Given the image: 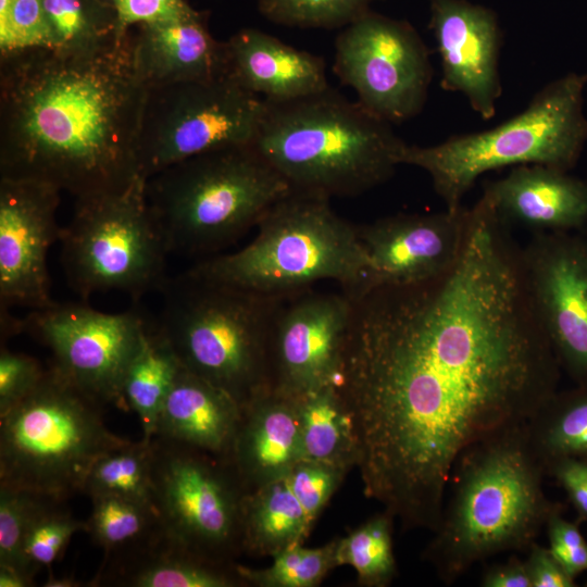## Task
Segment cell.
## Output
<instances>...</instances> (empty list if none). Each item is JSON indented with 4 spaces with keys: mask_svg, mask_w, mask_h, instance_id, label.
<instances>
[{
    "mask_svg": "<svg viewBox=\"0 0 587 587\" xmlns=\"http://www.w3.org/2000/svg\"><path fill=\"white\" fill-rule=\"evenodd\" d=\"M351 301L337 388L364 495L403 530L435 532L460 454L527 423L558 391L521 248L483 192L445 272Z\"/></svg>",
    "mask_w": 587,
    "mask_h": 587,
    "instance_id": "cell-1",
    "label": "cell"
},
{
    "mask_svg": "<svg viewBox=\"0 0 587 587\" xmlns=\"http://www.w3.org/2000/svg\"><path fill=\"white\" fill-rule=\"evenodd\" d=\"M0 59V177L45 183L79 200L141 176L147 88L130 34L90 53L38 49Z\"/></svg>",
    "mask_w": 587,
    "mask_h": 587,
    "instance_id": "cell-2",
    "label": "cell"
},
{
    "mask_svg": "<svg viewBox=\"0 0 587 587\" xmlns=\"http://www.w3.org/2000/svg\"><path fill=\"white\" fill-rule=\"evenodd\" d=\"M545 476L527 423L466 448L451 470L450 496L422 559L451 585L494 554L528 549L549 516L564 510L545 495Z\"/></svg>",
    "mask_w": 587,
    "mask_h": 587,
    "instance_id": "cell-3",
    "label": "cell"
},
{
    "mask_svg": "<svg viewBox=\"0 0 587 587\" xmlns=\"http://www.w3.org/2000/svg\"><path fill=\"white\" fill-rule=\"evenodd\" d=\"M250 146L292 190L354 197L387 182L407 143L391 124L328 87L265 101Z\"/></svg>",
    "mask_w": 587,
    "mask_h": 587,
    "instance_id": "cell-4",
    "label": "cell"
},
{
    "mask_svg": "<svg viewBox=\"0 0 587 587\" xmlns=\"http://www.w3.org/2000/svg\"><path fill=\"white\" fill-rule=\"evenodd\" d=\"M328 197L291 190L258 223L242 249L204 260L190 273L268 296H285L320 280H335L345 292L369 270L358 227L338 216Z\"/></svg>",
    "mask_w": 587,
    "mask_h": 587,
    "instance_id": "cell-5",
    "label": "cell"
},
{
    "mask_svg": "<svg viewBox=\"0 0 587 587\" xmlns=\"http://www.w3.org/2000/svg\"><path fill=\"white\" fill-rule=\"evenodd\" d=\"M157 326L183 367L240 407L270 387L273 322L285 296L220 284L189 271L166 278Z\"/></svg>",
    "mask_w": 587,
    "mask_h": 587,
    "instance_id": "cell-6",
    "label": "cell"
},
{
    "mask_svg": "<svg viewBox=\"0 0 587 587\" xmlns=\"http://www.w3.org/2000/svg\"><path fill=\"white\" fill-rule=\"evenodd\" d=\"M291 190L250 145L185 159L146 180L168 253L186 255L233 243Z\"/></svg>",
    "mask_w": 587,
    "mask_h": 587,
    "instance_id": "cell-7",
    "label": "cell"
},
{
    "mask_svg": "<svg viewBox=\"0 0 587 587\" xmlns=\"http://www.w3.org/2000/svg\"><path fill=\"white\" fill-rule=\"evenodd\" d=\"M586 73L546 85L524 111L484 132L454 135L429 146L407 145L401 164L424 170L434 190L454 211L484 173L508 165L540 164L569 172L587 141Z\"/></svg>",
    "mask_w": 587,
    "mask_h": 587,
    "instance_id": "cell-8",
    "label": "cell"
},
{
    "mask_svg": "<svg viewBox=\"0 0 587 587\" xmlns=\"http://www.w3.org/2000/svg\"><path fill=\"white\" fill-rule=\"evenodd\" d=\"M103 408L51 363L0 415V484L62 501L80 492L96 460L128 441L108 428Z\"/></svg>",
    "mask_w": 587,
    "mask_h": 587,
    "instance_id": "cell-9",
    "label": "cell"
},
{
    "mask_svg": "<svg viewBox=\"0 0 587 587\" xmlns=\"http://www.w3.org/2000/svg\"><path fill=\"white\" fill-rule=\"evenodd\" d=\"M146 180L138 176L122 190L76 200L59 241L66 280L80 298L118 290L138 300L166 280L168 251Z\"/></svg>",
    "mask_w": 587,
    "mask_h": 587,
    "instance_id": "cell-10",
    "label": "cell"
},
{
    "mask_svg": "<svg viewBox=\"0 0 587 587\" xmlns=\"http://www.w3.org/2000/svg\"><path fill=\"white\" fill-rule=\"evenodd\" d=\"M152 488L165 537L208 560L234 564L242 552L247 494L229 460L153 437Z\"/></svg>",
    "mask_w": 587,
    "mask_h": 587,
    "instance_id": "cell-11",
    "label": "cell"
},
{
    "mask_svg": "<svg viewBox=\"0 0 587 587\" xmlns=\"http://www.w3.org/2000/svg\"><path fill=\"white\" fill-rule=\"evenodd\" d=\"M265 100L229 75L147 89L139 136V174L146 179L185 159L248 146Z\"/></svg>",
    "mask_w": 587,
    "mask_h": 587,
    "instance_id": "cell-12",
    "label": "cell"
},
{
    "mask_svg": "<svg viewBox=\"0 0 587 587\" xmlns=\"http://www.w3.org/2000/svg\"><path fill=\"white\" fill-rule=\"evenodd\" d=\"M333 72L363 108L391 125L421 113L433 78L429 51L416 29L371 10L337 35Z\"/></svg>",
    "mask_w": 587,
    "mask_h": 587,
    "instance_id": "cell-13",
    "label": "cell"
},
{
    "mask_svg": "<svg viewBox=\"0 0 587 587\" xmlns=\"http://www.w3.org/2000/svg\"><path fill=\"white\" fill-rule=\"evenodd\" d=\"M139 312L103 313L84 304L55 303L33 310L22 321L52 352V364L102 403L126 409L122 384L146 325Z\"/></svg>",
    "mask_w": 587,
    "mask_h": 587,
    "instance_id": "cell-14",
    "label": "cell"
},
{
    "mask_svg": "<svg viewBox=\"0 0 587 587\" xmlns=\"http://www.w3.org/2000/svg\"><path fill=\"white\" fill-rule=\"evenodd\" d=\"M521 262L530 302L561 370L587 384V238L535 233Z\"/></svg>",
    "mask_w": 587,
    "mask_h": 587,
    "instance_id": "cell-15",
    "label": "cell"
},
{
    "mask_svg": "<svg viewBox=\"0 0 587 587\" xmlns=\"http://www.w3.org/2000/svg\"><path fill=\"white\" fill-rule=\"evenodd\" d=\"M352 301L307 289L284 297L273 322L270 385L297 397L337 385Z\"/></svg>",
    "mask_w": 587,
    "mask_h": 587,
    "instance_id": "cell-16",
    "label": "cell"
},
{
    "mask_svg": "<svg viewBox=\"0 0 587 587\" xmlns=\"http://www.w3.org/2000/svg\"><path fill=\"white\" fill-rule=\"evenodd\" d=\"M61 191L48 184L0 177V307L51 304L47 258L60 239Z\"/></svg>",
    "mask_w": 587,
    "mask_h": 587,
    "instance_id": "cell-17",
    "label": "cell"
},
{
    "mask_svg": "<svg viewBox=\"0 0 587 587\" xmlns=\"http://www.w3.org/2000/svg\"><path fill=\"white\" fill-rule=\"evenodd\" d=\"M469 209L430 214H397L358 227L369 259L357 297L379 286L405 285L433 278L458 258L466 234Z\"/></svg>",
    "mask_w": 587,
    "mask_h": 587,
    "instance_id": "cell-18",
    "label": "cell"
},
{
    "mask_svg": "<svg viewBox=\"0 0 587 587\" xmlns=\"http://www.w3.org/2000/svg\"><path fill=\"white\" fill-rule=\"evenodd\" d=\"M351 469L302 460L285 475L245 495L242 552L272 557L303 545Z\"/></svg>",
    "mask_w": 587,
    "mask_h": 587,
    "instance_id": "cell-19",
    "label": "cell"
},
{
    "mask_svg": "<svg viewBox=\"0 0 587 587\" xmlns=\"http://www.w3.org/2000/svg\"><path fill=\"white\" fill-rule=\"evenodd\" d=\"M428 4L441 63L440 87L462 93L482 118L490 120L502 93L496 13L466 0H428Z\"/></svg>",
    "mask_w": 587,
    "mask_h": 587,
    "instance_id": "cell-20",
    "label": "cell"
},
{
    "mask_svg": "<svg viewBox=\"0 0 587 587\" xmlns=\"http://www.w3.org/2000/svg\"><path fill=\"white\" fill-rule=\"evenodd\" d=\"M130 45L134 68L147 89L226 74L225 41L210 34L196 10L137 26Z\"/></svg>",
    "mask_w": 587,
    "mask_h": 587,
    "instance_id": "cell-21",
    "label": "cell"
},
{
    "mask_svg": "<svg viewBox=\"0 0 587 587\" xmlns=\"http://www.w3.org/2000/svg\"><path fill=\"white\" fill-rule=\"evenodd\" d=\"M499 217L535 233H572L587 224V180L540 164L513 167L484 185Z\"/></svg>",
    "mask_w": 587,
    "mask_h": 587,
    "instance_id": "cell-22",
    "label": "cell"
},
{
    "mask_svg": "<svg viewBox=\"0 0 587 587\" xmlns=\"http://www.w3.org/2000/svg\"><path fill=\"white\" fill-rule=\"evenodd\" d=\"M297 399L266 387L241 405L229 461L252 491L302 461Z\"/></svg>",
    "mask_w": 587,
    "mask_h": 587,
    "instance_id": "cell-23",
    "label": "cell"
},
{
    "mask_svg": "<svg viewBox=\"0 0 587 587\" xmlns=\"http://www.w3.org/2000/svg\"><path fill=\"white\" fill-rule=\"evenodd\" d=\"M226 74L267 102H285L329 87L321 55L289 46L257 28L225 41Z\"/></svg>",
    "mask_w": 587,
    "mask_h": 587,
    "instance_id": "cell-24",
    "label": "cell"
},
{
    "mask_svg": "<svg viewBox=\"0 0 587 587\" xmlns=\"http://www.w3.org/2000/svg\"><path fill=\"white\" fill-rule=\"evenodd\" d=\"M240 413V404L228 392L182 366L153 437L229 460Z\"/></svg>",
    "mask_w": 587,
    "mask_h": 587,
    "instance_id": "cell-25",
    "label": "cell"
},
{
    "mask_svg": "<svg viewBox=\"0 0 587 587\" xmlns=\"http://www.w3.org/2000/svg\"><path fill=\"white\" fill-rule=\"evenodd\" d=\"M236 564L208 560L164 537L134 559L99 567L88 586L247 587Z\"/></svg>",
    "mask_w": 587,
    "mask_h": 587,
    "instance_id": "cell-26",
    "label": "cell"
},
{
    "mask_svg": "<svg viewBox=\"0 0 587 587\" xmlns=\"http://www.w3.org/2000/svg\"><path fill=\"white\" fill-rule=\"evenodd\" d=\"M86 533L104 551L100 567L124 563L146 552L165 537L153 504L122 497L90 499Z\"/></svg>",
    "mask_w": 587,
    "mask_h": 587,
    "instance_id": "cell-27",
    "label": "cell"
},
{
    "mask_svg": "<svg viewBox=\"0 0 587 587\" xmlns=\"http://www.w3.org/2000/svg\"><path fill=\"white\" fill-rule=\"evenodd\" d=\"M180 367L157 323L146 321L122 384L125 408L138 415L143 438H153L158 416Z\"/></svg>",
    "mask_w": 587,
    "mask_h": 587,
    "instance_id": "cell-28",
    "label": "cell"
},
{
    "mask_svg": "<svg viewBox=\"0 0 587 587\" xmlns=\"http://www.w3.org/2000/svg\"><path fill=\"white\" fill-rule=\"evenodd\" d=\"M296 399L303 460L354 467L355 435L337 385L323 386Z\"/></svg>",
    "mask_w": 587,
    "mask_h": 587,
    "instance_id": "cell-29",
    "label": "cell"
},
{
    "mask_svg": "<svg viewBox=\"0 0 587 587\" xmlns=\"http://www.w3.org/2000/svg\"><path fill=\"white\" fill-rule=\"evenodd\" d=\"M51 49L90 53L123 40L116 11L100 0H43Z\"/></svg>",
    "mask_w": 587,
    "mask_h": 587,
    "instance_id": "cell-30",
    "label": "cell"
},
{
    "mask_svg": "<svg viewBox=\"0 0 587 587\" xmlns=\"http://www.w3.org/2000/svg\"><path fill=\"white\" fill-rule=\"evenodd\" d=\"M527 429L544 463L557 457L587 460V384L558 390L527 422Z\"/></svg>",
    "mask_w": 587,
    "mask_h": 587,
    "instance_id": "cell-31",
    "label": "cell"
},
{
    "mask_svg": "<svg viewBox=\"0 0 587 587\" xmlns=\"http://www.w3.org/2000/svg\"><path fill=\"white\" fill-rule=\"evenodd\" d=\"M151 439L128 440L97 459L80 494L90 499L114 496L153 504Z\"/></svg>",
    "mask_w": 587,
    "mask_h": 587,
    "instance_id": "cell-32",
    "label": "cell"
},
{
    "mask_svg": "<svg viewBox=\"0 0 587 587\" xmlns=\"http://www.w3.org/2000/svg\"><path fill=\"white\" fill-rule=\"evenodd\" d=\"M395 521L394 515L383 509L345 537H338V566H352L359 586L386 587L397 576L392 546Z\"/></svg>",
    "mask_w": 587,
    "mask_h": 587,
    "instance_id": "cell-33",
    "label": "cell"
},
{
    "mask_svg": "<svg viewBox=\"0 0 587 587\" xmlns=\"http://www.w3.org/2000/svg\"><path fill=\"white\" fill-rule=\"evenodd\" d=\"M338 537L329 542L307 548L295 545L274 555L265 569L236 564L237 572L247 586L254 587H314L336 566Z\"/></svg>",
    "mask_w": 587,
    "mask_h": 587,
    "instance_id": "cell-34",
    "label": "cell"
},
{
    "mask_svg": "<svg viewBox=\"0 0 587 587\" xmlns=\"http://www.w3.org/2000/svg\"><path fill=\"white\" fill-rule=\"evenodd\" d=\"M378 0H258L272 23L299 28H344Z\"/></svg>",
    "mask_w": 587,
    "mask_h": 587,
    "instance_id": "cell-35",
    "label": "cell"
},
{
    "mask_svg": "<svg viewBox=\"0 0 587 587\" xmlns=\"http://www.w3.org/2000/svg\"><path fill=\"white\" fill-rule=\"evenodd\" d=\"M66 501L47 498L33 519L24 541V553L33 571L50 569L61 558L74 534L86 532V521L76 519Z\"/></svg>",
    "mask_w": 587,
    "mask_h": 587,
    "instance_id": "cell-36",
    "label": "cell"
},
{
    "mask_svg": "<svg viewBox=\"0 0 587 587\" xmlns=\"http://www.w3.org/2000/svg\"><path fill=\"white\" fill-rule=\"evenodd\" d=\"M47 498L0 484V567L14 569L30 578L35 577L36 573L24 553V541L33 519Z\"/></svg>",
    "mask_w": 587,
    "mask_h": 587,
    "instance_id": "cell-37",
    "label": "cell"
},
{
    "mask_svg": "<svg viewBox=\"0 0 587 587\" xmlns=\"http://www.w3.org/2000/svg\"><path fill=\"white\" fill-rule=\"evenodd\" d=\"M51 49L43 0H11L0 13V58Z\"/></svg>",
    "mask_w": 587,
    "mask_h": 587,
    "instance_id": "cell-38",
    "label": "cell"
},
{
    "mask_svg": "<svg viewBox=\"0 0 587 587\" xmlns=\"http://www.w3.org/2000/svg\"><path fill=\"white\" fill-rule=\"evenodd\" d=\"M40 362L32 355L14 352L3 345L0 351V415L26 397L45 374Z\"/></svg>",
    "mask_w": 587,
    "mask_h": 587,
    "instance_id": "cell-39",
    "label": "cell"
},
{
    "mask_svg": "<svg viewBox=\"0 0 587 587\" xmlns=\"http://www.w3.org/2000/svg\"><path fill=\"white\" fill-rule=\"evenodd\" d=\"M562 512H553L546 523L549 549L564 570L576 578L587 571V540L579 523L567 521Z\"/></svg>",
    "mask_w": 587,
    "mask_h": 587,
    "instance_id": "cell-40",
    "label": "cell"
},
{
    "mask_svg": "<svg viewBox=\"0 0 587 587\" xmlns=\"http://www.w3.org/2000/svg\"><path fill=\"white\" fill-rule=\"evenodd\" d=\"M546 475L553 477L564 489L573 505L577 522L587 521V460L557 457L545 461Z\"/></svg>",
    "mask_w": 587,
    "mask_h": 587,
    "instance_id": "cell-41",
    "label": "cell"
},
{
    "mask_svg": "<svg viewBox=\"0 0 587 587\" xmlns=\"http://www.w3.org/2000/svg\"><path fill=\"white\" fill-rule=\"evenodd\" d=\"M118 28L127 35L134 26L175 17L192 11L185 0H113Z\"/></svg>",
    "mask_w": 587,
    "mask_h": 587,
    "instance_id": "cell-42",
    "label": "cell"
},
{
    "mask_svg": "<svg viewBox=\"0 0 587 587\" xmlns=\"http://www.w3.org/2000/svg\"><path fill=\"white\" fill-rule=\"evenodd\" d=\"M524 562L532 587L577 586L575 578L564 570L550 549L536 541L528 548Z\"/></svg>",
    "mask_w": 587,
    "mask_h": 587,
    "instance_id": "cell-43",
    "label": "cell"
},
{
    "mask_svg": "<svg viewBox=\"0 0 587 587\" xmlns=\"http://www.w3.org/2000/svg\"><path fill=\"white\" fill-rule=\"evenodd\" d=\"M483 587H532L524 560L516 555L487 567L480 577Z\"/></svg>",
    "mask_w": 587,
    "mask_h": 587,
    "instance_id": "cell-44",
    "label": "cell"
},
{
    "mask_svg": "<svg viewBox=\"0 0 587 587\" xmlns=\"http://www.w3.org/2000/svg\"><path fill=\"white\" fill-rule=\"evenodd\" d=\"M29 586H34V578H30L29 576L14 569L0 567V587Z\"/></svg>",
    "mask_w": 587,
    "mask_h": 587,
    "instance_id": "cell-45",
    "label": "cell"
},
{
    "mask_svg": "<svg viewBox=\"0 0 587 587\" xmlns=\"http://www.w3.org/2000/svg\"><path fill=\"white\" fill-rule=\"evenodd\" d=\"M45 587H82L87 586L72 575L54 576L51 572L42 585Z\"/></svg>",
    "mask_w": 587,
    "mask_h": 587,
    "instance_id": "cell-46",
    "label": "cell"
},
{
    "mask_svg": "<svg viewBox=\"0 0 587 587\" xmlns=\"http://www.w3.org/2000/svg\"><path fill=\"white\" fill-rule=\"evenodd\" d=\"M100 1H102V2H104V3H107V4H109V5H111V7L114 8V2H113V0H100Z\"/></svg>",
    "mask_w": 587,
    "mask_h": 587,
    "instance_id": "cell-47",
    "label": "cell"
}]
</instances>
